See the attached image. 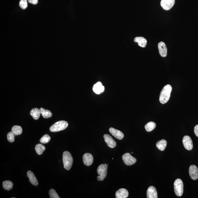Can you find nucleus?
Returning <instances> with one entry per match:
<instances>
[{
    "label": "nucleus",
    "instance_id": "nucleus-27",
    "mask_svg": "<svg viewBox=\"0 0 198 198\" xmlns=\"http://www.w3.org/2000/svg\"><path fill=\"white\" fill-rule=\"evenodd\" d=\"M49 195L50 198H60L56 191L53 189L50 190Z\"/></svg>",
    "mask_w": 198,
    "mask_h": 198
},
{
    "label": "nucleus",
    "instance_id": "nucleus-16",
    "mask_svg": "<svg viewBox=\"0 0 198 198\" xmlns=\"http://www.w3.org/2000/svg\"><path fill=\"white\" fill-rule=\"evenodd\" d=\"M129 192L125 189H121L116 193V198H126L128 197Z\"/></svg>",
    "mask_w": 198,
    "mask_h": 198
},
{
    "label": "nucleus",
    "instance_id": "nucleus-5",
    "mask_svg": "<svg viewBox=\"0 0 198 198\" xmlns=\"http://www.w3.org/2000/svg\"><path fill=\"white\" fill-rule=\"evenodd\" d=\"M174 191L176 195L180 197L183 193V184L182 180L177 179L174 183Z\"/></svg>",
    "mask_w": 198,
    "mask_h": 198
},
{
    "label": "nucleus",
    "instance_id": "nucleus-6",
    "mask_svg": "<svg viewBox=\"0 0 198 198\" xmlns=\"http://www.w3.org/2000/svg\"><path fill=\"white\" fill-rule=\"evenodd\" d=\"M122 159L127 166H131L134 164L137 161L136 159L132 157L130 153L124 154L122 156Z\"/></svg>",
    "mask_w": 198,
    "mask_h": 198
},
{
    "label": "nucleus",
    "instance_id": "nucleus-2",
    "mask_svg": "<svg viewBox=\"0 0 198 198\" xmlns=\"http://www.w3.org/2000/svg\"><path fill=\"white\" fill-rule=\"evenodd\" d=\"M62 159L64 168L67 170H69L72 167L73 163V157L70 153L68 151H65L63 153Z\"/></svg>",
    "mask_w": 198,
    "mask_h": 198
},
{
    "label": "nucleus",
    "instance_id": "nucleus-30",
    "mask_svg": "<svg viewBox=\"0 0 198 198\" xmlns=\"http://www.w3.org/2000/svg\"><path fill=\"white\" fill-rule=\"evenodd\" d=\"M194 132L196 136L198 137V124L195 126L194 128Z\"/></svg>",
    "mask_w": 198,
    "mask_h": 198
},
{
    "label": "nucleus",
    "instance_id": "nucleus-9",
    "mask_svg": "<svg viewBox=\"0 0 198 198\" xmlns=\"http://www.w3.org/2000/svg\"><path fill=\"white\" fill-rule=\"evenodd\" d=\"M189 174L193 180H197L198 178V168L195 165H191L189 168Z\"/></svg>",
    "mask_w": 198,
    "mask_h": 198
},
{
    "label": "nucleus",
    "instance_id": "nucleus-10",
    "mask_svg": "<svg viewBox=\"0 0 198 198\" xmlns=\"http://www.w3.org/2000/svg\"><path fill=\"white\" fill-rule=\"evenodd\" d=\"M158 47L160 55L162 57H166L167 54V49L165 43L163 42H160L158 44Z\"/></svg>",
    "mask_w": 198,
    "mask_h": 198
},
{
    "label": "nucleus",
    "instance_id": "nucleus-29",
    "mask_svg": "<svg viewBox=\"0 0 198 198\" xmlns=\"http://www.w3.org/2000/svg\"><path fill=\"white\" fill-rule=\"evenodd\" d=\"M19 6L22 9H25L28 7L27 0H20L19 3Z\"/></svg>",
    "mask_w": 198,
    "mask_h": 198
},
{
    "label": "nucleus",
    "instance_id": "nucleus-4",
    "mask_svg": "<svg viewBox=\"0 0 198 198\" xmlns=\"http://www.w3.org/2000/svg\"><path fill=\"white\" fill-rule=\"evenodd\" d=\"M108 165L107 164L99 165L98 168L97 172L99 176H98L97 180L99 181H102L105 179L107 174V169Z\"/></svg>",
    "mask_w": 198,
    "mask_h": 198
},
{
    "label": "nucleus",
    "instance_id": "nucleus-17",
    "mask_svg": "<svg viewBox=\"0 0 198 198\" xmlns=\"http://www.w3.org/2000/svg\"><path fill=\"white\" fill-rule=\"evenodd\" d=\"M27 175L29 179L30 183L34 186H37L38 185V182L36 177L32 171H28L27 173Z\"/></svg>",
    "mask_w": 198,
    "mask_h": 198
},
{
    "label": "nucleus",
    "instance_id": "nucleus-15",
    "mask_svg": "<svg viewBox=\"0 0 198 198\" xmlns=\"http://www.w3.org/2000/svg\"><path fill=\"white\" fill-rule=\"evenodd\" d=\"M93 89L95 93L99 94L103 92L105 90V87L102 85L101 82H99L94 85Z\"/></svg>",
    "mask_w": 198,
    "mask_h": 198
},
{
    "label": "nucleus",
    "instance_id": "nucleus-28",
    "mask_svg": "<svg viewBox=\"0 0 198 198\" xmlns=\"http://www.w3.org/2000/svg\"><path fill=\"white\" fill-rule=\"evenodd\" d=\"M8 141L10 142H14L15 141V135L12 132H9L7 134Z\"/></svg>",
    "mask_w": 198,
    "mask_h": 198
},
{
    "label": "nucleus",
    "instance_id": "nucleus-8",
    "mask_svg": "<svg viewBox=\"0 0 198 198\" xmlns=\"http://www.w3.org/2000/svg\"><path fill=\"white\" fill-rule=\"evenodd\" d=\"M175 0H161L160 5L163 9L166 10H169L174 6Z\"/></svg>",
    "mask_w": 198,
    "mask_h": 198
},
{
    "label": "nucleus",
    "instance_id": "nucleus-1",
    "mask_svg": "<svg viewBox=\"0 0 198 198\" xmlns=\"http://www.w3.org/2000/svg\"><path fill=\"white\" fill-rule=\"evenodd\" d=\"M172 87L170 85H167L163 87L160 93L159 101L162 104L166 103L169 101L171 93Z\"/></svg>",
    "mask_w": 198,
    "mask_h": 198
},
{
    "label": "nucleus",
    "instance_id": "nucleus-3",
    "mask_svg": "<svg viewBox=\"0 0 198 198\" xmlns=\"http://www.w3.org/2000/svg\"><path fill=\"white\" fill-rule=\"evenodd\" d=\"M68 123L66 121H58L51 126L50 127V130L52 132H58L65 130L68 127Z\"/></svg>",
    "mask_w": 198,
    "mask_h": 198
},
{
    "label": "nucleus",
    "instance_id": "nucleus-11",
    "mask_svg": "<svg viewBox=\"0 0 198 198\" xmlns=\"http://www.w3.org/2000/svg\"><path fill=\"white\" fill-rule=\"evenodd\" d=\"M104 137L105 142L107 143L108 147L111 148H113L116 147V143L110 135L106 134L104 135Z\"/></svg>",
    "mask_w": 198,
    "mask_h": 198
},
{
    "label": "nucleus",
    "instance_id": "nucleus-7",
    "mask_svg": "<svg viewBox=\"0 0 198 198\" xmlns=\"http://www.w3.org/2000/svg\"><path fill=\"white\" fill-rule=\"evenodd\" d=\"M185 149L188 151H191L193 148V143L191 137L188 135L183 137L182 140Z\"/></svg>",
    "mask_w": 198,
    "mask_h": 198
},
{
    "label": "nucleus",
    "instance_id": "nucleus-19",
    "mask_svg": "<svg viewBox=\"0 0 198 198\" xmlns=\"http://www.w3.org/2000/svg\"><path fill=\"white\" fill-rule=\"evenodd\" d=\"M167 145V142L164 140H162L158 141L156 144L157 148L161 151L164 150Z\"/></svg>",
    "mask_w": 198,
    "mask_h": 198
},
{
    "label": "nucleus",
    "instance_id": "nucleus-14",
    "mask_svg": "<svg viewBox=\"0 0 198 198\" xmlns=\"http://www.w3.org/2000/svg\"><path fill=\"white\" fill-rule=\"evenodd\" d=\"M147 197L148 198H157V193L155 187L151 186L148 188L147 191Z\"/></svg>",
    "mask_w": 198,
    "mask_h": 198
},
{
    "label": "nucleus",
    "instance_id": "nucleus-25",
    "mask_svg": "<svg viewBox=\"0 0 198 198\" xmlns=\"http://www.w3.org/2000/svg\"><path fill=\"white\" fill-rule=\"evenodd\" d=\"M156 127V124L155 123L151 121L148 123L145 126V129L147 132H151Z\"/></svg>",
    "mask_w": 198,
    "mask_h": 198
},
{
    "label": "nucleus",
    "instance_id": "nucleus-12",
    "mask_svg": "<svg viewBox=\"0 0 198 198\" xmlns=\"http://www.w3.org/2000/svg\"><path fill=\"white\" fill-rule=\"evenodd\" d=\"M83 161L85 166H89L92 164L93 162V157L91 154L89 153H86L83 157Z\"/></svg>",
    "mask_w": 198,
    "mask_h": 198
},
{
    "label": "nucleus",
    "instance_id": "nucleus-20",
    "mask_svg": "<svg viewBox=\"0 0 198 198\" xmlns=\"http://www.w3.org/2000/svg\"><path fill=\"white\" fill-rule=\"evenodd\" d=\"M41 114L40 110L37 108L32 109L30 112V115L32 116L34 119L38 120L39 118L40 115Z\"/></svg>",
    "mask_w": 198,
    "mask_h": 198
},
{
    "label": "nucleus",
    "instance_id": "nucleus-18",
    "mask_svg": "<svg viewBox=\"0 0 198 198\" xmlns=\"http://www.w3.org/2000/svg\"><path fill=\"white\" fill-rule=\"evenodd\" d=\"M135 42L138 43L139 46L141 47H145L147 45V41L146 39L142 37H137L134 39Z\"/></svg>",
    "mask_w": 198,
    "mask_h": 198
},
{
    "label": "nucleus",
    "instance_id": "nucleus-24",
    "mask_svg": "<svg viewBox=\"0 0 198 198\" xmlns=\"http://www.w3.org/2000/svg\"><path fill=\"white\" fill-rule=\"evenodd\" d=\"M12 132L15 135H20L22 133L23 129L21 126H14L12 128Z\"/></svg>",
    "mask_w": 198,
    "mask_h": 198
},
{
    "label": "nucleus",
    "instance_id": "nucleus-21",
    "mask_svg": "<svg viewBox=\"0 0 198 198\" xmlns=\"http://www.w3.org/2000/svg\"><path fill=\"white\" fill-rule=\"evenodd\" d=\"M39 110L40 113L44 118H47L52 117V113L50 110H45L43 108H40Z\"/></svg>",
    "mask_w": 198,
    "mask_h": 198
},
{
    "label": "nucleus",
    "instance_id": "nucleus-23",
    "mask_svg": "<svg viewBox=\"0 0 198 198\" xmlns=\"http://www.w3.org/2000/svg\"><path fill=\"white\" fill-rule=\"evenodd\" d=\"M35 150L37 153L38 155H41L44 151L46 150V148L42 144H37L36 145Z\"/></svg>",
    "mask_w": 198,
    "mask_h": 198
},
{
    "label": "nucleus",
    "instance_id": "nucleus-31",
    "mask_svg": "<svg viewBox=\"0 0 198 198\" xmlns=\"http://www.w3.org/2000/svg\"><path fill=\"white\" fill-rule=\"evenodd\" d=\"M28 1L30 4H36L38 3V0H28Z\"/></svg>",
    "mask_w": 198,
    "mask_h": 198
},
{
    "label": "nucleus",
    "instance_id": "nucleus-26",
    "mask_svg": "<svg viewBox=\"0 0 198 198\" xmlns=\"http://www.w3.org/2000/svg\"><path fill=\"white\" fill-rule=\"evenodd\" d=\"M51 137L49 135L46 134L42 137L40 140V142L44 144H46L49 142L50 140Z\"/></svg>",
    "mask_w": 198,
    "mask_h": 198
},
{
    "label": "nucleus",
    "instance_id": "nucleus-22",
    "mask_svg": "<svg viewBox=\"0 0 198 198\" xmlns=\"http://www.w3.org/2000/svg\"><path fill=\"white\" fill-rule=\"evenodd\" d=\"M3 188L7 191H10L13 188V184L10 180H6L3 182Z\"/></svg>",
    "mask_w": 198,
    "mask_h": 198
},
{
    "label": "nucleus",
    "instance_id": "nucleus-13",
    "mask_svg": "<svg viewBox=\"0 0 198 198\" xmlns=\"http://www.w3.org/2000/svg\"><path fill=\"white\" fill-rule=\"evenodd\" d=\"M109 131L110 134L118 140H121L124 138V134L121 131L116 130L112 127L110 128L109 129Z\"/></svg>",
    "mask_w": 198,
    "mask_h": 198
}]
</instances>
